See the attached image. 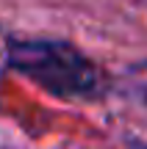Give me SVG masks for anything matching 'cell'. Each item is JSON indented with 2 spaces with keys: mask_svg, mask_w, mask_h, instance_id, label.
<instances>
[{
  "mask_svg": "<svg viewBox=\"0 0 147 149\" xmlns=\"http://www.w3.org/2000/svg\"><path fill=\"white\" fill-rule=\"evenodd\" d=\"M128 91L147 105V61L128 69Z\"/></svg>",
  "mask_w": 147,
  "mask_h": 149,
  "instance_id": "2",
  "label": "cell"
},
{
  "mask_svg": "<svg viewBox=\"0 0 147 149\" xmlns=\"http://www.w3.org/2000/svg\"><path fill=\"white\" fill-rule=\"evenodd\" d=\"M8 66L64 100H92L103 94V72L78 47L56 39H14Z\"/></svg>",
  "mask_w": 147,
  "mask_h": 149,
  "instance_id": "1",
  "label": "cell"
},
{
  "mask_svg": "<svg viewBox=\"0 0 147 149\" xmlns=\"http://www.w3.org/2000/svg\"><path fill=\"white\" fill-rule=\"evenodd\" d=\"M128 149H147V144L139 141V138H131V141H128Z\"/></svg>",
  "mask_w": 147,
  "mask_h": 149,
  "instance_id": "3",
  "label": "cell"
}]
</instances>
